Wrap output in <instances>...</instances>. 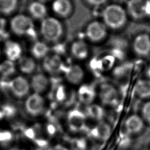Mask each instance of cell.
Returning a JSON list of instances; mask_svg holds the SVG:
<instances>
[{
	"label": "cell",
	"mask_w": 150,
	"mask_h": 150,
	"mask_svg": "<svg viewBox=\"0 0 150 150\" xmlns=\"http://www.w3.org/2000/svg\"><path fill=\"white\" fill-rule=\"evenodd\" d=\"M101 16L103 23L107 27L113 30L121 29L127 21L126 11L120 5L110 4L102 11Z\"/></svg>",
	"instance_id": "1"
},
{
	"label": "cell",
	"mask_w": 150,
	"mask_h": 150,
	"mask_svg": "<svg viewBox=\"0 0 150 150\" xmlns=\"http://www.w3.org/2000/svg\"><path fill=\"white\" fill-rule=\"evenodd\" d=\"M40 32L43 38L47 42L56 43L63 35V27L62 23L52 16L46 17L42 20Z\"/></svg>",
	"instance_id": "2"
},
{
	"label": "cell",
	"mask_w": 150,
	"mask_h": 150,
	"mask_svg": "<svg viewBox=\"0 0 150 150\" xmlns=\"http://www.w3.org/2000/svg\"><path fill=\"white\" fill-rule=\"evenodd\" d=\"M12 32L19 36H27L34 38L36 32L32 19L27 15L19 14L12 18L11 21Z\"/></svg>",
	"instance_id": "3"
},
{
	"label": "cell",
	"mask_w": 150,
	"mask_h": 150,
	"mask_svg": "<svg viewBox=\"0 0 150 150\" xmlns=\"http://www.w3.org/2000/svg\"><path fill=\"white\" fill-rule=\"evenodd\" d=\"M128 15L135 20L150 16V2L148 0H128L127 4Z\"/></svg>",
	"instance_id": "4"
},
{
	"label": "cell",
	"mask_w": 150,
	"mask_h": 150,
	"mask_svg": "<svg viewBox=\"0 0 150 150\" xmlns=\"http://www.w3.org/2000/svg\"><path fill=\"white\" fill-rule=\"evenodd\" d=\"M86 36L91 42L98 43L103 40L107 35V27L103 22L94 21L87 26Z\"/></svg>",
	"instance_id": "5"
},
{
	"label": "cell",
	"mask_w": 150,
	"mask_h": 150,
	"mask_svg": "<svg viewBox=\"0 0 150 150\" xmlns=\"http://www.w3.org/2000/svg\"><path fill=\"white\" fill-rule=\"evenodd\" d=\"M86 115L77 109L70 110L67 115V123L69 129L73 132L83 131L86 127Z\"/></svg>",
	"instance_id": "6"
},
{
	"label": "cell",
	"mask_w": 150,
	"mask_h": 150,
	"mask_svg": "<svg viewBox=\"0 0 150 150\" xmlns=\"http://www.w3.org/2000/svg\"><path fill=\"white\" fill-rule=\"evenodd\" d=\"M30 88V83L24 77L18 76L9 81L8 88L17 98H23L27 96Z\"/></svg>",
	"instance_id": "7"
},
{
	"label": "cell",
	"mask_w": 150,
	"mask_h": 150,
	"mask_svg": "<svg viewBox=\"0 0 150 150\" xmlns=\"http://www.w3.org/2000/svg\"><path fill=\"white\" fill-rule=\"evenodd\" d=\"M25 107L27 112L30 115H39L45 108L44 98L40 94L34 93L26 98Z\"/></svg>",
	"instance_id": "8"
},
{
	"label": "cell",
	"mask_w": 150,
	"mask_h": 150,
	"mask_svg": "<svg viewBox=\"0 0 150 150\" xmlns=\"http://www.w3.org/2000/svg\"><path fill=\"white\" fill-rule=\"evenodd\" d=\"M98 96L101 102L105 105H114L118 100V93L116 88L109 83L101 85Z\"/></svg>",
	"instance_id": "9"
},
{
	"label": "cell",
	"mask_w": 150,
	"mask_h": 150,
	"mask_svg": "<svg viewBox=\"0 0 150 150\" xmlns=\"http://www.w3.org/2000/svg\"><path fill=\"white\" fill-rule=\"evenodd\" d=\"M134 53L141 57H146L150 54V36L145 33L138 35L132 42Z\"/></svg>",
	"instance_id": "10"
},
{
	"label": "cell",
	"mask_w": 150,
	"mask_h": 150,
	"mask_svg": "<svg viewBox=\"0 0 150 150\" xmlns=\"http://www.w3.org/2000/svg\"><path fill=\"white\" fill-rule=\"evenodd\" d=\"M43 69L51 74H57L65 69L64 63L58 54L47 55L43 59Z\"/></svg>",
	"instance_id": "11"
},
{
	"label": "cell",
	"mask_w": 150,
	"mask_h": 150,
	"mask_svg": "<svg viewBox=\"0 0 150 150\" xmlns=\"http://www.w3.org/2000/svg\"><path fill=\"white\" fill-rule=\"evenodd\" d=\"M64 71L67 80L72 84H80L84 76L83 69L78 64H72L65 68Z\"/></svg>",
	"instance_id": "12"
},
{
	"label": "cell",
	"mask_w": 150,
	"mask_h": 150,
	"mask_svg": "<svg viewBox=\"0 0 150 150\" xmlns=\"http://www.w3.org/2000/svg\"><path fill=\"white\" fill-rule=\"evenodd\" d=\"M53 12L62 18L69 16L73 10V5L70 0H54L52 4Z\"/></svg>",
	"instance_id": "13"
},
{
	"label": "cell",
	"mask_w": 150,
	"mask_h": 150,
	"mask_svg": "<svg viewBox=\"0 0 150 150\" xmlns=\"http://www.w3.org/2000/svg\"><path fill=\"white\" fill-rule=\"evenodd\" d=\"M4 53L7 59L14 62L18 60L22 56V47L16 42L8 40L5 42L4 47Z\"/></svg>",
	"instance_id": "14"
},
{
	"label": "cell",
	"mask_w": 150,
	"mask_h": 150,
	"mask_svg": "<svg viewBox=\"0 0 150 150\" xmlns=\"http://www.w3.org/2000/svg\"><path fill=\"white\" fill-rule=\"evenodd\" d=\"M96 90L93 86L83 84L81 86L77 91L79 100L87 105L92 104L96 97Z\"/></svg>",
	"instance_id": "15"
},
{
	"label": "cell",
	"mask_w": 150,
	"mask_h": 150,
	"mask_svg": "<svg viewBox=\"0 0 150 150\" xmlns=\"http://www.w3.org/2000/svg\"><path fill=\"white\" fill-rule=\"evenodd\" d=\"M144 121L142 118L136 115H129L125 121V128L129 134H135L140 132L144 128Z\"/></svg>",
	"instance_id": "16"
},
{
	"label": "cell",
	"mask_w": 150,
	"mask_h": 150,
	"mask_svg": "<svg viewBox=\"0 0 150 150\" xmlns=\"http://www.w3.org/2000/svg\"><path fill=\"white\" fill-rule=\"evenodd\" d=\"M30 85L35 93L40 94L47 90L49 86V79L43 73H36L32 76Z\"/></svg>",
	"instance_id": "17"
},
{
	"label": "cell",
	"mask_w": 150,
	"mask_h": 150,
	"mask_svg": "<svg viewBox=\"0 0 150 150\" xmlns=\"http://www.w3.org/2000/svg\"><path fill=\"white\" fill-rule=\"evenodd\" d=\"M71 55L79 60H83L87 57L89 50L86 42L81 40H77L73 42L70 46Z\"/></svg>",
	"instance_id": "18"
},
{
	"label": "cell",
	"mask_w": 150,
	"mask_h": 150,
	"mask_svg": "<svg viewBox=\"0 0 150 150\" xmlns=\"http://www.w3.org/2000/svg\"><path fill=\"white\" fill-rule=\"evenodd\" d=\"M92 136L101 141L107 140L111 134V128L110 125L101 121L91 131Z\"/></svg>",
	"instance_id": "19"
},
{
	"label": "cell",
	"mask_w": 150,
	"mask_h": 150,
	"mask_svg": "<svg viewBox=\"0 0 150 150\" xmlns=\"http://www.w3.org/2000/svg\"><path fill=\"white\" fill-rule=\"evenodd\" d=\"M28 11L30 16L35 19L42 20L46 17L47 8L44 3L38 1L31 2L28 7Z\"/></svg>",
	"instance_id": "20"
},
{
	"label": "cell",
	"mask_w": 150,
	"mask_h": 150,
	"mask_svg": "<svg viewBox=\"0 0 150 150\" xmlns=\"http://www.w3.org/2000/svg\"><path fill=\"white\" fill-rule=\"evenodd\" d=\"M137 96L142 99L150 98V80H139L134 87Z\"/></svg>",
	"instance_id": "21"
},
{
	"label": "cell",
	"mask_w": 150,
	"mask_h": 150,
	"mask_svg": "<svg viewBox=\"0 0 150 150\" xmlns=\"http://www.w3.org/2000/svg\"><path fill=\"white\" fill-rule=\"evenodd\" d=\"M18 67L23 73L30 74L35 71L36 64L33 58L28 56H22L18 60Z\"/></svg>",
	"instance_id": "22"
},
{
	"label": "cell",
	"mask_w": 150,
	"mask_h": 150,
	"mask_svg": "<svg viewBox=\"0 0 150 150\" xmlns=\"http://www.w3.org/2000/svg\"><path fill=\"white\" fill-rule=\"evenodd\" d=\"M86 117L97 121H101L105 115L104 108L97 104H91L87 105L84 113Z\"/></svg>",
	"instance_id": "23"
},
{
	"label": "cell",
	"mask_w": 150,
	"mask_h": 150,
	"mask_svg": "<svg viewBox=\"0 0 150 150\" xmlns=\"http://www.w3.org/2000/svg\"><path fill=\"white\" fill-rule=\"evenodd\" d=\"M49 47L46 43L42 41L35 42L31 47V53L38 59H44L47 56Z\"/></svg>",
	"instance_id": "24"
},
{
	"label": "cell",
	"mask_w": 150,
	"mask_h": 150,
	"mask_svg": "<svg viewBox=\"0 0 150 150\" xmlns=\"http://www.w3.org/2000/svg\"><path fill=\"white\" fill-rule=\"evenodd\" d=\"M15 71V66L13 62L8 59L0 63V74L2 76L7 77L12 75Z\"/></svg>",
	"instance_id": "25"
},
{
	"label": "cell",
	"mask_w": 150,
	"mask_h": 150,
	"mask_svg": "<svg viewBox=\"0 0 150 150\" xmlns=\"http://www.w3.org/2000/svg\"><path fill=\"white\" fill-rule=\"evenodd\" d=\"M17 5L18 0H0V13L10 14L16 9Z\"/></svg>",
	"instance_id": "26"
},
{
	"label": "cell",
	"mask_w": 150,
	"mask_h": 150,
	"mask_svg": "<svg viewBox=\"0 0 150 150\" xmlns=\"http://www.w3.org/2000/svg\"><path fill=\"white\" fill-rule=\"evenodd\" d=\"M72 150H86V143L82 139H75L71 142Z\"/></svg>",
	"instance_id": "27"
},
{
	"label": "cell",
	"mask_w": 150,
	"mask_h": 150,
	"mask_svg": "<svg viewBox=\"0 0 150 150\" xmlns=\"http://www.w3.org/2000/svg\"><path fill=\"white\" fill-rule=\"evenodd\" d=\"M141 112L144 119L150 124V101H147L144 104Z\"/></svg>",
	"instance_id": "28"
},
{
	"label": "cell",
	"mask_w": 150,
	"mask_h": 150,
	"mask_svg": "<svg viewBox=\"0 0 150 150\" xmlns=\"http://www.w3.org/2000/svg\"><path fill=\"white\" fill-rule=\"evenodd\" d=\"M12 139V135L8 131H0V143H6L10 142Z\"/></svg>",
	"instance_id": "29"
},
{
	"label": "cell",
	"mask_w": 150,
	"mask_h": 150,
	"mask_svg": "<svg viewBox=\"0 0 150 150\" xmlns=\"http://www.w3.org/2000/svg\"><path fill=\"white\" fill-rule=\"evenodd\" d=\"M1 110L5 117H11L15 113V108L12 106L9 105H4Z\"/></svg>",
	"instance_id": "30"
},
{
	"label": "cell",
	"mask_w": 150,
	"mask_h": 150,
	"mask_svg": "<svg viewBox=\"0 0 150 150\" xmlns=\"http://www.w3.org/2000/svg\"><path fill=\"white\" fill-rule=\"evenodd\" d=\"M86 1L91 5L97 6L104 4L107 0H86Z\"/></svg>",
	"instance_id": "31"
},
{
	"label": "cell",
	"mask_w": 150,
	"mask_h": 150,
	"mask_svg": "<svg viewBox=\"0 0 150 150\" xmlns=\"http://www.w3.org/2000/svg\"><path fill=\"white\" fill-rule=\"evenodd\" d=\"M6 26V21L5 19L0 17V36L5 33V29Z\"/></svg>",
	"instance_id": "32"
},
{
	"label": "cell",
	"mask_w": 150,
	"mask_h": 150,
	"mask_svg": "<svg viewBox=\"0 0 150 150\" xmlns=\"http://www.w3.org/2000/svg\"><path fill=\"white\" fill-rule=\"evenodd\" d=\"M51 150H69L66 147L60 144H57L54 145Z\"/></svg>",
	"instance_id": "33"
},
{
	"label": "cell",
	"mask_w": 150,
	"mask_h": 150,
	"mask_svg": "<svg viewBox=\"0 0 150 150\" xmlns=\"http://www.w3.org/2000/svg\"><path fill=\"white\" fill-rule=\"evenodd\" d=\"M146 75L147 76L149 77V79H150V66H148L147 70H146Z\"/></svg>",
	"instance_id": "34"
},
{
	"label": "cell",
	"mask_w": 150,
	"mask_h": 150,
	"mask_svg": "<svg viewBox=\"0 0 150 150\" xmlns=\"http://www.w3.org/2000/svg\"><path fill=\"white\" fill-rule=\"evenodd\" d=\"M4 117H5V116H4V114H3L2 111V110H0V120H1Z\"/></svg>",
	"instance_id": "35"
},
{
	"label": "cell",
	"mask_w": 150,
	"mask_h": 150,
	"mask_svg": "<svg viewBox=\"0 0 150 150\" xmlns=\"http://www.w3.org/2000/svg\"><path fill=\"white\" fill-rule=\"evenodd\" d=\"M37 1H39L40 2H42V3H45V2H47V1H49L50 0H37Z\"/></svg>",
	"instance_id": "36"
}]
</instances>
